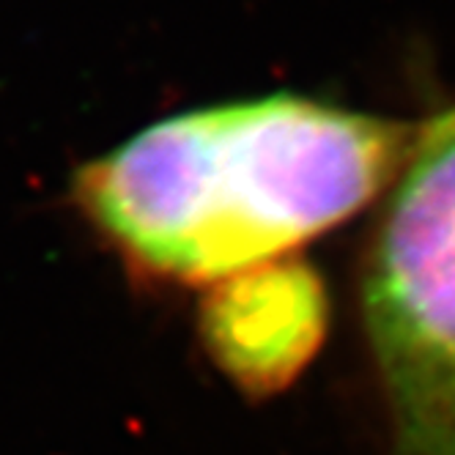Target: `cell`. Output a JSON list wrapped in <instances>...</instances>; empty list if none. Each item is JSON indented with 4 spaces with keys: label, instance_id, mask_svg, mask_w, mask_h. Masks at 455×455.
I'll list each match as a JSON object with an SVG mask.
<instances>
[{
    "label": "cell",
    "instance_id": "1",
    "mask_svg": "<svg viewBox=\"0 0 455 455\" xmlns=\"http://www.w3.org/2000/svg\"><path fill=\"white\" fill-rule=\"evenodd\" d=\"M417 129L299 96L159 121L77 176L129 261L181 283L239 277L330 231L395 181Z\"/></svg>",
    "mask_w": 455,
    "mask_h": 455
},
{
    "label": "cell",
    "instance_id": "2",
    "mask_svg": "<svg viewBox=\"0 0 455 455\" xmlns=\"http://www.w3.org/2000/svg\"><path fill=\"white\" fill-rule=\"evenodd\" d=\"M395 455H455V105L417 129L363 275Z\"/></svg>",
    "mask_w": 455,
    "mask_h": 455
}]
</instances>
